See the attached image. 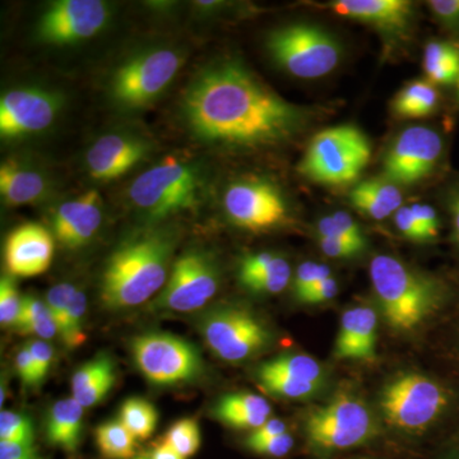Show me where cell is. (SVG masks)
Listing matches in <instances>:
<instances>
[{"label": "cell", "mask_w": 459, "mask_h": 459, "mask_svg": "<svg viewBox=\"0 0 459 459\" xmlns=\"http://www.w3.org/2000/svg\"><path fill=\"white\" fill-rule=\"evenodd\" d=\"M181 114L199 141L221 147L259 148L291 140L307 120L237 60L205 66L186 87Z\"/></svg>", "instance_id": "obj_1"}, {"label": "cell", "mask_w": 459, "mask_h": 459, "mask_svg": "<svg viewBox=\"0 0 459 459\" xmlns=\"http://www.w3.org/2000/svg\"><path fill=\"white\" fill-rule=\"evenodd\" d=\"M175 238L146 231L120 244L108 259L100 294L108 309H128L150 300L168 282Z\"/></svg>", "instance_id": "obj_2"}, {"label": "cell", "mask_w": 459, "mask_h": 459, "mask_svg": "<svg viewBox=\"0 0 459 459\" xmlns=\"http://www.w3.org/2000/svg\"><path fill=\"white\" fill-rule=\"evenodd\" d=\"M369 274L380 312L394 331L418 328L439 303L437 283L394 256L371 259Z\"/></svg>", "instance_id": "obj_3"}, {"label": "cell", "mask_w": 459, "mask_h": 459, "mask_svg": "<svg viewBox=\"0 0 459 459\" xmlns=\"http://www.w3.org/2000/svg\"><path fill=\"white\" fill-rule=\"evenodd\" d=\"M370 157L367 134L358 126L343 124L314 135L299 171L323 186H349L360 177Z\"/></svg>", "instance_id": "obj_4"}, {"label": "cell", "mask_w": 459, "mask_h": 459, "mask_svg": "<svg viewBox=\"0 0 459 459\" xmlns=\"http://www.w3.org/2000/svg\"><path fill=\"white\" fill-rule=\"evenodd\" d=\"M199 190L198 169L168 157L133 181L129 198L135 208L151 219H162L195 207Z\"/></svg>", "instance_id": "obj_5"}, {"label": "cell", "mask_w": 459, "mask_h": 459, "mask_svg": "<svg viewBox=\"0 0 459 459\" xmlns=\"http://www.w3.org/2000/svg\"><path fill=\"white\" fill-rule=\"evenodd\" d=\"M267 48L274 62L300 80H316L340 65V42L322 27L294 23L271 33Z\"/></svg>", "instance_id": "obj_6"}, {"label": "cell", "mask_w": 459, "mask_h": 459, "mask_svg": "<svg viewBox=\"0 0 459 459\" xmlns=\"http://www.w3.org/2000/svg\"><path fill=\"white\" fill-rule=\"evenodd\" d=\"M132 355L142 376L160 386L192 383L204 376L197 347L168 332H148L132 341Z\"/></svg>", "instance_id": "obj_7"}, {"label": "cell", "mask_w": 459, "mask_h": 459, "mask_svg": "<svg viewBox=\"0 0 459 459\" xmlns=\"http://www.w3.org/2000/svg\"><path fill=\"white\" fill-rule=\"evenodd\" d=\"M307 435L322 452L346 451L370 440L377 422L369 407L355 395L340 394L307 419Z\"/></svg>", "instance_id": "obj_8"}, {"label": "cell", "mask_w": 459, "mask_h": 459, "mask_svg": "<svg viewBox=\"0 0 459 459\" xmlns=\"http://www.w3.org/2000/svg\"><path fill=\"white\" fill-rule=\"evenodd\" d=\"M446 404V389L431 377L418 373L395 377L385 386L379 400L386 422L411 433L430 427Z\"/></svg>", "instance_id": "obj_9"}, {"label": "cell", "mask_w": 459, "mask_h": 459, "mask_svg": "<svg viewBox=\"0 0 459 459\" xmlns=\"http://www.w3.org/2000/svg\"><path fill=\"white\" fill-rule=\"evenodd\" d=\"M199 328L208 347L229 362L246 361L271 342L267 325L252 310L238 305L211 310L202 318Z\"/></svg>", "instance_id": "obj_10"}, {"label": "cell", "mask_w": 459, "mask_h": 459, "mask_svg": "<svg viewBox=\"0 0 459 459\" xmlns=\"http://www.w3.org/2000/svg\"><path fill=\"white\" fill-rule=\"evenodd\" d=\"M183 65L171 49H153L124 63L111 81V96L119 107L141 108L159 98Z\"/></svg>", "instance_id": "obj_11"}, {"label": "cell", "mask_w": 459, "mask_h": 459, "mask_svg": "<svg viewBox=\"0 0 459 459\" xmlns=\"http://www.w3.org/2000/svg\"><path fill=\"white\" fill-rule=\"evenodd\" d=\"M219 286L216 263L205 253L193 250L174 263L156 307L178 313L195 312L216 295Z\"/></svg>", "instance_id": "obj_12"}, {"label": "cell", "mask_w": 459, "mask_h": 459, "mask_svg": "<svg viewBox=\"0 0 459 459\" xmlns=\"http://www.w3.org/2000/svg\"><path fill=\"white\" fill-rule=\"evenodd\" d=\"M443 153L439 133L429 126H416L397 135L383 162L385 180L395 186H411L434 171Z\"/></svg>", "instance_id": "obj_13"}, {"label": "cell", "mask_w": 459, "mask_h": 459, "mask_svg": "<svg viewBox=\"0 0 459 459\" xmlns=\"http://www.w3.org/2000/svg\"><path fill=\"white\" fill-rule=\"evenodd\" d=\"M223 207L232 223L250 231L276 228L287 219L285 199L264 180L235 181L226 189Z\"/></svg>", "instance_id": "obj_14"}, {"label": "cell", "mask_w": 459, "mask_h": 459, "mask_svg": "<svg viewBox=\"0 0 459 459\" xmlns=\"http://www.w3.org/2000/svg\"><path fill=\"white\" fill-rule=\"evenodd\" d=\"M108 5L100 0H62L42 14L39 35L51 44L87 40L107 25Z\"/></svg>", "instance_id": "obj_15"}, {"label": "cell", "mask_w": 459, "mask_h": 459, "mask_svg": "<svg viewBox=\"0 0 459 459\" xmlns=\"http://www.w3.org/2000/svg\"><path fill=\"white\" fill-rule=\"evenodd\" d=\"M59 111L56 95L39 89L9 91L0 100V134L4 140L49 128Z\"/></svg>", "instance_id": "obj_16"}, {"label": "cell", "mask_w": 459, "mask_h": 459, "mask_svg": "<svg viewBox=\"0 0 459 459\" xmlns=\"http://www.w3.org/2000/svg\"><path fill=\"white\" fill-rule=\"evenodd\" d=\"M328 7L338 16L373 27L386 45L406 40L415 20L413 3L407 0H336Z\"/></svg>", "instance_id": "obj_17"}, {"label": "cell", "mask_w": 459, "mask_h": 459, "mask_svg": "<svg viewBox=\"0 0 459 459\" xmlns=\"http://www.w3.org/2000/svg\"><path fill=\"white\" fill-rule=\"evenodd\" d=\"M53 255V235L38 223L14 229L5 240V265L13 276L33 277L44 273L50 267Z\"/></svg>", "instance_id": "obj_18"}, {"label": "cell", "mask_w": 459, "mask_h": 459, "mask_svg": "<svg viewBox=\"0 0 459 459\" xmlns=\"http://www.w3.org/2000/svg\"><path fill=\"white\" fill-rule=\"evenodd\" d=\"M147 146L138 138L126 134H107L91 146L87 168L98 180H114L134 168L143 159Z\"/></svg>", "instance_id": "obj_19"}, {"label": "cell", "mask_w": 459, "mask_h": 459, "mask_svg": "<svg viewBox=\"0 0 459 459\" xmlns=\"http://www.w3.org/2000/svg\"><path fill=\"white\" fill-rule=\"evenodd\" d=\"M102 222L100 195L89 192L57 208L54 217V234L69 249L86 246L95 237Z\"/></svg>", "instance_id": "obj_20"}, {"label": "cell", "mask_w": 459, "mask_h": 459, "mask_svg": "<svg viewBox=\"0 0 459 459\" xmlns=\"http://www.w3.org/2000/svg\"><path fill=\"white\" fill-rule=\"evenodd\" d=\"M377 316L371 307H356L341 318L334 355L341 360H373L376 356Z\"/></svg>", "instance_id": "obj_21"}, {"label": "cell", "mask_w": 459, "mask_h": 459, "mask_svg": "<svg viewBox=\"0 0 459 459\" xmlns=\"http://www.w3.org/2000/svg\"><path fill=\"white\" fill-rule=\"evenodd\" d=\"M117 382L115 362L108 353H100L81 365L72 377V394L83 409L100 403Z\"/></svg>", "instance_id": "obj_22"}, {"label": "cell", "mask_w": 459, "mask_h": 459, "mask_svg": "<svg viewBox=\"0 0 459 459\" xmlns=\"http://www.w3.org/2000/svg\"><path fill=\"white\" fill-rule=\"evenodd\" d=\"M272 409L265 398L255 394H230L214 404V418L234 429L261 428L271 419Z\"/></svg>", "instance_id": "obj_23"}, {"label": "cell", "mask_w": 459, "mask_h": 459, "mask_svg": "<svg viewBox=\"0 0 459 459\" xmlns=\"http://www.w3.org/2000/svg\"><path fill=\"white\" fill-rule=\"evenodd\" d=\"M350 202L356 210L379 221L403 207L401 190L395 184L385 179H371L358 184L350 193Z\"/></svg>", "instance_id": "obj_24"}, {"label": "cell", "mask_w": 459, "mask_h": 459, "mask_svg": "<svg viewBox=\"0 0 459 459\" xmlns=\"http://www.w3.org/2000/svg\"><path fill=\"white\" fill-rule=\"evenodd\" d=\"M82 420L83 407L74 397L56 402L48 415V440L63 451L74 452L82 437Z\"/></svg>", "instance_id": "obj_25"}, {"label": "cell", "mask_w": 459, "mask_h": 459, "mask_svg": "<svg viewBox=\"0 0 459 459\" xmlns=\"http://www.w3.org/2000/svg\"><path fill=\"white\" fill-rule=\"evenodd\" d=\"M47 183L44 177L32 169L8 161L0 168V193L8 204H33L44 197Z\"/></svg>", "instance_id": "obj_26"}, {"label": "cell", "mask_w": 459, "mask_h": 459, "mask_svg": "<svg viewBox=\"0 0 459 459\" xmlns=\"http://www.w3.org/2000/svg\"><path fill=\"white\" fill-rule=\"evenodd\" d=\"M439 92L435 84L425 80L413 81L394 96L392 110L403 119H419L437 110Z\"/></svg>", "instance_id": "obj_27"}, {"label": "cell", "mask_w": 459, "mask_h": 459, "mask_svg": "<svg viewBox=\"0 0 459 459\" xmlns=\"http://www.w3.org/2000/svg\"><path fill=\"white\" fill-rule=\"evenodd\" d=\"M424 69L429 82L451 86L459 78V49L452 42L431 41L425 48Z\"/></svg>", "instance_id": "obj_28"}, {"label": "cell", "mask_w": 459, "mask_h": 459, "mask_svg": "<svg viewBox=\"0 0 459 459\" xmlns=\"http://www.w3.org/2000/svg\"><path fill=\"white\" fill-rule=\"evenodd\" d=\"M258 370L289 377L296 382L313 383L318 385H322L325 377L322 365L312 356L303 355V353L272 359L261 365Z\"/></svg>", "instance_id": "obj_29"}, {"label": "cell", "mask_w": 459, "mask_h": 459, "mask_svg": "<svg viewBox=\"0 0 459 459\" xmlns=\"http://www.w3.org/2000/svg\"><path fill=\"white\" fill-rule=\"evenodd\" d=\"M14 328L21 334H33L41 340H50L59 334L47 303L35 296L22 298V307Z\"/></svg>", "instance_id": "obj_30"}, {"label": "cell", "mask_w": 459, "mask_h": 459, "mask_svg": "<svg viewBox=\"0 0 459 459\" xmlns=\"http://www.w3.org/2000/svg\"><path fill=\"white\" fill-rule=\"evenodd\" d=\"M99 451L105 459L135 457L137 439L119 420L104 422L95 431Z\"/></svg>", "instance_id": "obj_31"}, {"label": "cell", "mask_w": 459, "mask_h": 459, "mask_svg": "<svg viewBox=\"0 0 459 459\" xmlns=\"http://www.w3.org/2000/svg\"><path fill=\"white\" fill-rule=\"evenodd\" d=\"M119 421L135 439L146 440L155 431L159 413L151 402L138 397L128 398L120 407Z\"/></svg>", "instance_id": "obj_32"}, {"label": "cell", "mask_w": 459, "mask_h": 459, "mask_svg": "<svg viewBox=\"0 0 459 459\" xmlns=\"http://www.w3.org/2000/svg\"><path fill=\"white\" fill-rule=\"evenodd\" d=\"M87 313V298L83 291L75 290L74 295L69 301L68 307L62 325L59 328V336L66 349L74 350L86 342L83 322Z\"/></svg>", "instance_id": "obj_33"}, {"label": "cell", "mask_w": 459, "mask_h": 459, "mask_svg": "<svg viewBox=\"0 0 459 459\" xmlns=\"http://www.w3.org/2000/svg\"><path fill=\"white\" fill-rule=\"evenodd\" d=\"M162 442L171 446L181 457L190 458L201 448V429L197 420L192 418L181 419L164 435Z\"/></svg>", "instance_id": "obj_34"}, {"label": "cell", "mask_w": 459, "mask_h": 459, "mask_svg": "<svg viewBox=\"0 0 459 459\" xmlns=\"http://www.w3.org/2000/svg\"><path fill=\"white\" fill-rule=\"evenodd\" d=\"M291 280V267L282 256L276 255L270 267L255 279L247 281L244 287L258 294H280Z\"/></svg>", "instance_id": "obj_35"}, {"label": "cell", "mask_w": 459, "mask_h": 459, "mask_svg": "<svg viewBox=\"0 0 459 459\" xmlns=\"http://www.w3.org/2000/svg\"><path fill=\"white\" fill-rule=\"evenodd\" d=\"M256 377L265 391L289 400H304V398L312 397L320 386L313 383L296 382L289 377L261 370H256Z\"/></svg>", "instance_id": "obj_36"}, {"label": "cell", "mask_w": 459, "mask_h": 459, "mask_svg": "<svg viewBox=\"0 0 459 459\" xmlns=\"http://www.w3.org/2000/svg\"><path fill=\"white\" fill-rule=\"evenodd\" d=\"M0 442L35 443V429L31 420L16 411L0 413Z\"/></svg>", "instance_id": "obj_37"}, {"label": "cell", "mask_w": 459, "mask_h": 459, "mask_svg": "<svg viewBox=\"0 0 459 459\" xmlns=\"http://www.w3.org/2000/svg\"><path fill=\"white\" fill-rule=\"evenodd\" d=\"M22 307V298L18 294L16 282L11 277H3L0 281V323L2 327L11 328L16 325Z\"/></svg>", "instance_id": "obj_38"}, {"label": "cell", "mask_w": 459, "mask_h": 459, "mask_svg": "<svg viewBox=\"0 0 459 459\" xmlns=\"http://www.w3.org/2000/svg\"><path fill=\"white\" fill-rule=\"evenodd\" d=\"M332 277L331 268L325 264H318L316 262H305L299 265L294 280V291L296 298L300 300L309 290L319 285L323 281Z\"/></svg>", "instance_id": "obj_39"}, {"label": "cell", "mask_w": 459, "mask_h": 459, "mask_svg": "<svg viewBox=\"0 0 459 459\" xmlns=\"http://www.w3.org/2000/svg\"><path fill=\"white\" fill-rule=\"evenodd\" d=\"M75 290L77 289L71 283H59V285L51 287L49 292H48L47 305L54 322L56 323L57 331L62 325L66 307H68L69 301H71L72 296L74 295Z\"/></svg>", "instance_id": "obj_40"}, {"label": "cell", "mask_w": 459, "mask_h": 459, "mask_svg": "<svg viewBox=\"0 0 459 459\" xmlns=\"http://www.w3.org/2000/svg\"><path fill=\"white\" fill-rule=\"evenodd\" d=\"M394 222L401 234L409 240L418 243L431 240L430 235L418 221L411 207H401L394 214Z\"/></svg>", "instance_id": "obj_41"}, {"label": "cell", "mask_w": 459, "mask_h": 459, "mask_svg": "<svg viewBox=\"0 0 459 459\" xmlns=\"http://www.w3.org/2000/svg\"><path fill=\"white\" fill-rule=\"evenodd\" d=\"M250 451L258 455H270V457H283L294 448V437L290 433L272 437V439L262 440V442L246 443Z\"/></svg>", "instance_id": "obj_42"}, {"label": "cell", "mask_w": 459, "mask_h": 459, "mask_svg": "<svg viewBox=\"0 0 459 459\" xmlns=\"http://www.w3.org/2000/svg\"><path fill=\"white\" fill-rule=\"evenodd\" d=\"M30 352H31L33 364H35L36 373H38L40 385L47 379L49 374L51 364H53L54 350L47 341L33 340L27 343Z\"/></svg>", "instance_id": "obj_43"}, {"label": "cell", "mask_w": 459, "mask_h": 459, "mask_svg": "<svg viewBox=\"0 0 459 459\" xmlns=\"http://www.w3.org/2000/svg\"><path fill=\"white\" fill-rule=\"evenodd\" d=\"M320 250L329 258H352L365 249V247L352 241L338 240V238H318Z\"/></svg>", "instance_id": "obj_44"}, {"label": "cell", "mask_w": 459, "mask_h": 459, "mask_svg": "<svg viewBox=\"0 0 459 459\" xmlns=\"http://www.w3.org/2000/svg\"><path fill=\"white\" fill-rule=\"evenodd\" d=\"M429 8L442 25L459 30V0H433Z\"/></svg>", "instance_id": "obj_45"}, {"label": "cell", "mask_w": 459, "mask_h": 459, "mask_svg": "<svg viewBox=\"0 0 459 459\" xmlns=\"http://www.w3.org/2000/svg\"><path fill=\"white\" fill-rule=\"evenodd\" d=\"M16 369L21 382L27 388H38L41 385L38 373H36L35 364H33L31 352L27 344L17 353Z\"/></svg>", "instance_id": "obj_46"}, {"label": "cell", "mask_w": 459, "mask_h": 459, "mask_svg": "<svg viewBox=\"0 0 459 459\" xmlns=\"http://www.w3.org/2000/svg\"><path fill=\"white\" fill-rule=\"evenodd\" d=\"M338 294V283L333 276L323 281L319 285L314 286L300 299L303 304H322L327 303Z\"/></svg>", "instance_id": "obj_47"}, {"label": "cell", "mask_w": 459, "mask_h": 459, "mask_svg": "<svg viewBox=\"0 0 459 459\" xmlns=\"http://www.w3.org/2000/svg\"><path fill=\"white\" fill-rule=\"evenodd\" d=\"M413 214L418 221L421 223L422 228L427 230L431 238H435L439 234L440 221L437 211L429 204H412L411 205Z\"/></svg>", "instance_id": "obj_48"}, {"label": "cell", "mask_w": 459, "mask_h": 459, "mask_svg": "<svg viewBox=\"0 0 459 459\" xmlns=\"http://www.w3.org/2000/svg\"><path fill=\"white\" fill-rule=\"evenodd\" d=\"M0 459H40L33 444L0 442Z\"/></svg>", "instance_id": "obj_49"}, {"label": "cell", "mask_w": 459, "mask_h": 459, "mask_svg": "<svg viewBox=\"0 0 459 459\" xmlns=\"http://www.w3.org/2000/svg\"><path fill=\"white\" fill-rule=\"evenodd\" d=\"M287 433L286 422L279 419H270L267 422L256 429L247 437L246 443L262 442V440L272 439V437H280Z\"/></svg>", "instance_id": "obj_50"}, {"label": "cell", "mask_w": 459, "mask_h": 459, "mask_svg": "<svg viewBox=\"0 0 459 459\" xmlns=\"http://www.w3.org/2000/svg\"><path fill=\"white\" fill-rule=\"evenodd\" d=\"M332 216H333L334 221L343 230L347 237L359 241V243L367 244V240H365L364 235H362L360 226H359V223L356 222L349 213L336 212L332 214Z\"/></svg>", "instance_id": "obj_51"}, {"label": "cell", "mask_w": 459, "mask_h": 459, "mask_svg": "<svg viewBox=\"0 0 459 459\" xmlns=\"http://www.w3.org/2000/svg\"><path fill=\"white\" fill-rule=\"evenodd\" d=\"M148 459H186L181 457L179 453L174 451L171 446H169L168 444L160 440V443H157L155 446H153L152 451L148 453Z\"/></svg>", "instance_id": "obj_52"}, {"label": "cell", "mask_w": 459, "mask_h": 459, "mask_svg": "<svg viewBox=\"0 0 459 459\" xmlns=\"http://www.w3.org/2000/svg\"><path fill=\"white\" fill-rule=\"evenodd\" d=\"M451 212L455 240H457V243L459 244V192L452 198Z\"/></svg>", "instance_id": "obj_53"}, {"label": "cell", "mask_w": 459, "mask_h": 459, "mask_svg": "<svg viewBox=\"0 0 459 459\" xmlns=\"http://www.w3.org/2000/svg\"><path fill=\"white\" fill-rule=\"evenodd\" d=\"M132 459H148V453H141V455H135V457Z\"/></svg>", "instance_id": "obj_54"}, {"label": "cell", "mask_w": 459, "mask_h": 459, "mask_svg": "<svg viewBox=\"0 0 459 459\" xmlns=\"http://www.w3.org/2000/svg\"><path fill=\"white\" fill-rule=\"evenodd\" d=\"M455 86H457V93H458V100H459V78H458V82H457V84H455Z\"/></svg>", "instance_id": "obj_55"}]
</instances>
